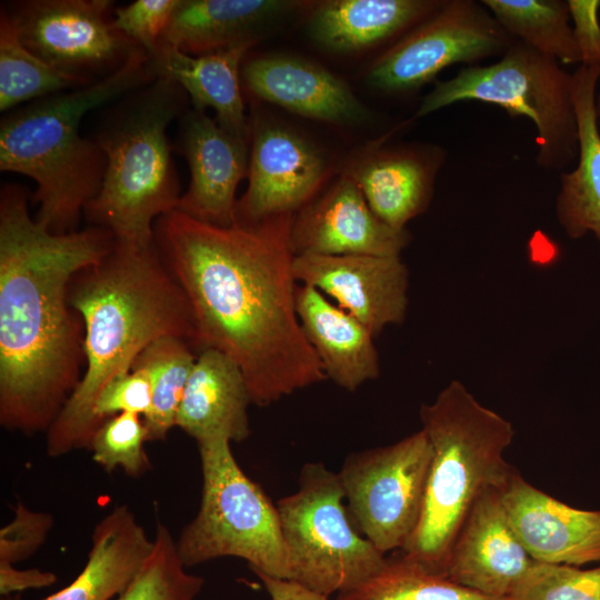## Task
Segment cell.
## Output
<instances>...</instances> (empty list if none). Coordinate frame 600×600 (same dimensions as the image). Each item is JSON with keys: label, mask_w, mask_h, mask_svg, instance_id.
<instances>
[{"label": "cell", "mask_w": 600, "mask_h": 600, "mask_svg": "<svg viewBox=\"0 0 600 600\" xmlns=\"http://www.w3.org/2000/svg\"><path fill=\"white\" fill-rule=\"evenodd\" d=\"M293 217L218 227L173 210L153 226L156 247L190 304L199 352L230 357L259 407L327 379L296 309Z\"/></svg>", "instance_id": "obj_1"}, {"label": "cell", "mask_w": 600, "mask_h": 600, "mask_svg": "<svg viewBox=\"0 0 600 600\" xmlns=\"http://www.w3.org/2000/svg\"><path fill=\"white\" fill-rule=\"evenodd\" d=\"M116 243L91 226L56 234L31 218L28 192L0 193V424L47 432L81 380L83 324L69 286Z\"/></svg>", "instance_id": "obj_2"}, {"label": "cell", "mask_w": 600, "mask_h": 600, "mask_svg": "<svg viewBox=\"0 0 600 600\" xmlns=\"http://www.w3.org/2000/svg\"><path fill=\"white\" fill-rule=\"evenodd\" d=\"M69 303L83 324L84 372L46 432V450L61 457L89 449L101 426L98 394L113 377L130 371L152 341L177 337L199 351L188 299L157 247L116 240L100 260L80 270L69 286Z\"/></svg>", "instance_id": "obj_3"}, {"label": "cell", "mask_w": 600, "mask_h": 600, "mask_svg": "<svg viewBox=\"0 0 600 600\" xmlns=\"http://www.w3.org/2000/svg\"><path fill=\"white\" fill-rule=\"evenodd\" d=\"M141 50L111 74L7 113L0 124V169L31 178L39 204L36 221L48 231H78L87 204L99 193L107 159L80 133L84 114L157 78Z\"/></svg>", "instance_id": "obj_4"}, {"label": "cell", "mask_w": 600, "mask_h": 600, "mask_svg": "<svg viewBox=\"0 0 600 600\" xmlns=\"http://www.w3.org/2000/svg\"><path fill=\"white\" fill-rule=\"evenodd\" d=\"M420 419L432 460L421 518L401 557L446 577L454 539L472 508L514 472L504 458L514 429L458 380L421 406Z\"/></svg>", "instance_id": "obj_5"}, {"label": "cell", "mask_w": 600, "mask_h": 600, "mask_svg": "<svg viewBox=\"0 0 600 600\" xmlns=\"http://www.w3.org/2000/svg\"><path fill=\"white\" fill-rule=\"evenodd\" d=\"M183 92L173 80L158 76L118 99L93 138L107 167L83 216L119 242L153 243L154 222L178 207L180 184L167 129L182 114Z\"/></svg>", "instance_id": "obj_6"}, {"label": "cell", "mask_w": 600, "mask_h": 600, "mask_svg": "<svg viewBox=\"0 0 600 600\" xmlns=\"http://www.w3.org/2000/svg\"><path fill=\"white\" fill-rule=\"evenodd\" d=\"M202 488L199 510L177 540L189 568L223 557L248 562L256 574L290 579L277 504L238 464L231 442H198Z\"/></svg>", "instance_id": "obj_7"}, {"label": "cell", "mask_w": 600, "mask_h": 600, "mask_svg": "<svg viewBox=\"0 0 600 600\" xmlns=\"http://www.w3.org/2000/svg\"><path fill=\"white\" fill-rule=\"evenodd\" d=\"M461 101L491 103L511 117L529 118L537 130V162L542 168L561 170L578 156L572 73L519 40L497 62L470 66L452 79L437 82L416 117Z\"/></svg>", "instance_id": "obj_8"}, {"label": "cell", "mask_w": 600, "mask_h": 600, "mask_svg": "<svg viewBox=\"0 0 600 600\" xmlns=\"http://www.w3.org/2000/svg\"><path fill=\"white\" fill-rule=\"evenodd\" d=\"M344 500L338 472L308 462L298 489L277 502L289 580L327 597L361 584L388 561L354 528Z\"/></svg>", "instance_id": "obj_9"}, {"label": "cell", "mask_w": 600, "mask_h": 600, "mask_svg": "<svg viewBox=\"0 0 600 600\" xmlns=\"http://www.w3.org/2000/svg\"><path fill=\"white\" fill-rule=\"evenodd\" d=\"M431 460V443L422 429L346 457L338 474L349 514L383 554L402 550L417 529Z\"/></svg>", "instance_id": "obj_10"}, {"label": "cell", "mask_w": 600, "mask_h": 600, "mask_svg": "<svg viewBox=\"0 0 600 600\" xmlns=\"http://www.w3.org/2000/svg\"><path fill=\"white\" fill-rule=\"evenodd\" d=\"M514 41L482 2L443 1L377 58L368 79L389 93L417 90L447 67L503 54Z\"/></svg>", "instance_id": "obj_11"}, {"label": "cell", "mask_w": 600, "mask_h": 600, "mask_svg": "<svg viewBox=\"0 0 600 600\" xmlns=\"http://www.w3.org/2000/svg\"><path fill=\"white\" fill-rule=\"evenodd\" d=\"M109 0H27L4 8L21 42L64 72L97 81L143 50L117 29ZM3 8V7H2Z\"/></svg>", "instance_id": "obj_12"}, {"label": "cell", "mask_w": 600, "mask_h": 600, "mask_svg": "<svg viewBox=\"0 0 600 600\" xmlns=\"http://www.w3.org/2000/svg\"><path fill=\"white\" fill-rule=\"evenodd\" d=\"M248 188L237 202V220L254 222L297 213L317 197L328 164L297 132L269 121L251 123Z\"/></svg>", "instance_id": "obj_13"}, {"label": "cell", "mask_w": 600, "mask_h": 600, "mask_svg": "<svg viewBox=\"0 0 600 600\" xmlns=\"http://www.w3.org/2000/svg\"><path fill=\"white\" fill-rule=\"evenodd\" d=\"M293 271L298 281L330 297L373 337L406 318L409 272L400 257L296 254Z\"/></svg>", "instance_id": "obj_14"}, {"label": "cell", "mask_w": 600, "mask_h": 600, "mask_svg": "<svg viewBox=\"0 0 600 600\" xmlns=\"http://www.w3.org/2000/svg\"><path fill=\"white\" fill-rule=\"evenodd\" d=\"M410 239L380 220L346 174L294 213L291 228L296 254L400 257Z\"/></svg>", "instance_id": "obj_15"}, {"label": "cell", "mask_w": 600, "mask_h": 600, "mask_svg": "<svg viewBox=\"0 0 600 600\" xmlns=\"http://www.w3.org/2000/svg\"><path fill=\"white\" fill-rule=\"evenodd\" d=\"M178 148L190 181L176 210L201 222L229 227L237 221L236 190L248 177V142L224 131L204 111L179 117Z\"/></svg>", "instance_id": "obj_16"}, {"label": "cell", "mask_w": 600, "mask_h": 600, "mask_svg": "<svg viewBox=\"0 0 600 600\" xmlns=\"http://www.w3.org/2000/svg\"><path fill=\"white\" fill-rule=\"evenodd\" d=\"M502 489L481 497L460 528L450 551L446 577L494 598H509L534 560L508 518Z\"/></svg>", "instance_id": "obj_17"}, {"label": "cell", "mask_w": 600, "mask_h": 600, "mask_svg": "<svg viewBox=\"0 0 600 600\" xmlns=\"http://www.w3.org/2000/svg\"><path fill=\"white\" fill-rule=\"evenodd\" d=\"M501 497L512 528L534 561L576 567L600 562V510L561 502L516 470Z\"/></svg>", "instance_id": "obj_18"}, {"label": "cell", "mask_w": 600, "mask_h": 600, "mask_svg": "<svg viewBox=\"0 0 600 600\" xmlns=\"http://www.w3.org/2000/svg\"><path fill=\"white\" fill-rule=\"evenodd\" d=\"M241 77L256 97L303 117L338 124L359 123L367 117L342 79L304 59L254 58L243 64Z\"/></svg>", "instance_id": "obj_19"}, {"label": "cell", "mask_w": 600, "mask_h": 600, "mask_svg": "<svg viewBox=\"0 0 600 600\" xmlns=\"http://www.w3.org/2000/svg\"><path fill=\"white\" fill-rule=\"evenodd\" d=\"M443 157L442 150L434 148L426 151L376 147L343 174L358 184L380 220L406 229L411 219L428 208Z\"/></svg>", "instance_id": "obj_20"}, {"label": "cell", "mask_w": 600, "mask_h": 600, "mask_svg": "<svg viewBox=\"0 0 600 600\" xmlns=\"http://www.w3.org/2000/svg\"><path fill=\"white\" fill-rule=\"evenodd\" d=\"M250 403L251 394L240 367L217 349H203L187 382L176 427L197 442L211 438L241 442L250 436Z\"/></svg>", "instance_id": "obj_21"}, {"label": "cell", "mask_w": 600, "mask_h": 600, "mask_svg": "<svg viewBox=\"0 0 600 600\" xmlns=\"http://www.w3.org/2000/svg\"><path fill=\"white\" fill-rule=\"evenodd\" d=\"M296 309L327 379L354 391L378 378L380 362L374 337L359 320L309 284L298 286Z\"/></svg>", "instance_id": "obj_22"}, {"label": "cell", "mask_w": 600, "mask_h": 600, "mask_svg": "<svg viewBox=\"0 0 600 600\" xmlns=\"http://www.w3.org/2000/svg\"><path fill=\"white\" fill-rule=\"evenodd\" d=\"M300 6L283 0H180L159 43L190 56L256 43L267 23Z\"/></svg>", "instance_id": "obj_23"}, {"label": "cell", "mask_w": 600, "mask_h": 600, "mask_svg": "<svg viewBox=\"0 0 600 600\" xmlns=\"http://www.w3.org/2000/svg\"><path fill=\"white\" fill-rule=\"evenodd\" d=\"M254 43L190 56L159 43L151 54L157 76L177 82L190 97L193 109L212 108L217 123L234 138L248 142L251 123L244 112L240 89V63Z\"/></svg>", "instance_id": "obj_24"}, {"label": "cell", "mask_w": 600, "mask_h": 600, "mask_svg": "<svg viewBox=\"0 0 600 600\" xmlns=\"http://www.w3.org/2000/svg\"><path fill=\"white\" fill-rule=\"evenodd\" d=\"M599 66L572 73L573 103L579 132L578 164L560 176L557 220L570 239L592 233L600 243V131L596 89Z\"/></svg>", "instance_id": "obj_25"}, {"label": "cell", "mask_w": 600, "mask_h": 600, "mask_svg": "<svg viewBox=\"0 0 600 600\" xmlns=\"http://www.w3.org/2000/svg\"><path fill=\"white\" fill-rule=\"evenodd\" d=\"M153 549L129 507L116 506L97 522L81 572L43 600H113L140 572Z\"/></svg>", "instance_id": "obj_26"}, {"label": "cell", "mask_w": 600, "mask_h": 600, "mask_svg": "<svg viewBox=\"0 0 600 600\" xmlns=\"http://www.w3.org/2000/svg\"><path fill=\"white\" fill-rule=\"evenodd\" d=\"M436 0H329L317 6L309 32L322 47L351 52L409 31L433 13Z\"/></svg>", "instance_id": "obj_27"}, {"label": "cell", "mask_w": 600, "mask_h": 600, "mask_svg": "<svg viewBox=\"0 0 600 600\" xmlns=\"http://www.w3.org/2000/svg\"><path fill=\"white\" fill-rule=\"evenodd\" d=\"M499 24L516 40L562 64L581 63L568 1L483 0Z\"/></svg>", "instance_id": "obj_28"}, {"label": "cell", "mask_w": 600, "mask_h": 600, "mask_svg": "<svg viewBox=\"0 0 600 600\" xmlns=\"http://www.w3.org/2000/svg\"><path fill=\"white\" fill-rule=\"evenodd\" d=\"M194 348L177 337H161L134 359L132 368L144 372L152 392L150 414L143 419L148 441L163 440L176 427L177 413L197 360Z\"/></svg>", "instance_id": "obj_29"}, {"label": "cell", "mask_w": 600, "mask_h": 600, "mask_svg": "<svg viewBox=\"0 0 600 600\" xmlns=\"http://www.w3.org/2000/svg\"><path fill=\"white\" fill-rule=\"evenodd\" d=\"M94 81L49 64L20 40L4 9L0 14V110L78 89Z\"/></svg>", "instance_id": "obj_30"}, {"label": "cell", "mask_w": 600, "mask_h": 600, "mask_svg": "<svg viewBox=\"0 0 600 600\" xmlns=\"http://www.w3.org/2000/svg\"><path fill=\"white\" fill-rule=\"evenodd\" d=\"M337 600H509L462 587L400 557L361 584L338 593Z\"/></svg>", "instance_id": "obj_31"}, {"label": "cell", "mask_w": 600, "mask_h": 600, "mask_svg": "<svg viewBox=\"0 0 600 600\" xmlns=\"http://www.w3.org/2000/svg\"><path fill=\"white\" fill-rule=\"evenodd\" d=\"M203 584L202 577L187 570L177 541L159 522L151 554L132 582L113 600H196Z\"/></svg>", "instance_id": "obj_32"}, {"label": "cell", "mask_w": 600, "mask_h": 600, "mask_svg": "<svg viewBox=\"0 0 600 600\" xmlns=\"http://www.w3.org/2000/svg\"><path fill=\"white\" fill-rule=\"evenodd\" d=\"M148 433L143 418L123 412L102 422L93 434L89 450L92 459L108 472L122 469L128 476L137 478L150 468L143 444Z\"/></svg>", "instance_id": "obj_33"}, {"label": "cell", "mask_w": 600, "mask_h": 600, "mask_svg": "<svg viewBox=\"0 0 600 600\" xmlns=\"http://www.w3.org/2000/svg\"><path fill=\"white\" fill-rule=\"evenodd\" d=\"M509 600H600V566L582 569L534 561Z\"/></svg>", "instance_id": "obj_34"}, {"label": "cell", "mask_w": 600, "mask_h": 600, "mask_svg": "<svg viewBox=\"0 0 600 600\" xmlns=\"http://www.w3.org/2000/svg\"><path fill=\"white\" fill-rule=\"evenodd\" d=\"M180 0H136L113 11L119 31L146 50L156 51Z\"/></svg>", "instance_id": "obj_35"}, {"label": "cell", "mask_w": 600, "mask_h": 600, "mask_svg": "<svg viewBox=\"0 0 600 600\" xmlns=\"http://www.w3.org/2000/svg\"><path fill=\"white\" fill-rule=\"evenodd\" d=\"M0 530V563L12 564L31 557L47 540L54 520L51 513L34 511L22 502Z\"/></svg>", "instance_id": "obj_36"}, {"label": "cell", "mask_w": 600, "mask_h": 600, "mask_svg": "<svg viewBox=\"0 0 600 600\" xmlns=\"http://www.w3.org/2000/svg\"><path fill=\"white\" fill-rule=\"evenodd\" d=\"M152 408V392L144 372L137 369L113 377L102 388L94 403V416L102 422L130 412L147 418Z\"/></svg>", "instance_id": "obj_37"}, {"label": "cell", "mask_w": 600, "mask_h": 600, "mask_svg": "<svg viewBox=\"0 0 600 600\" xmlns=\"http://www.w3.org/2000/svg\"><path fill=\"white\" fill-rule=\"evenodd\" d=\"M582 66L600 64V0H568Z\"/></svg>", "instance_id": "obj_38"}, {"label": "cell", "mask_w": 600, "mask_h": 600, "mask_svg": "<svg viewBox=\"0 0 600 600\" xmlns=\"http://www.w3.org/2000/svg\"><path fill=\"white\" fill-rule=\"evenodd\" d=\"M51 571L40 569H17L12 564L0 563V594H18L28 589L47 588L57 582Z\"/></svg>", "instance_id": "obj_39"}, {"label": "cell", "mask_w": 600, "mask_h": 600, "mask_svg": "<svg viewBox=\"0 0 600 600\" xmlns=\"http://www.w3.org/2000/svg\"><path fill=\"white\" fill-rule=\"evenodd\" d=\"M257 577L269 593L270 600H328L327 596L292 580L264 574H257Z\"/></svg>", "instance_id": "obj_40"}, {"label": "cell", "mask_w": 600, "mask_h": 600, "mask_svg": "<svg viewBox=\"0 0 600 600\" xmlns=\"http://www.w3.org/2000/svg\"><path fill=\"white\" fill-rule=\"evenodd\" d=\"M597 114L600 118V96L597 98Z\"/></svg>", "instance_id": "obj_41"}]
</instances>
